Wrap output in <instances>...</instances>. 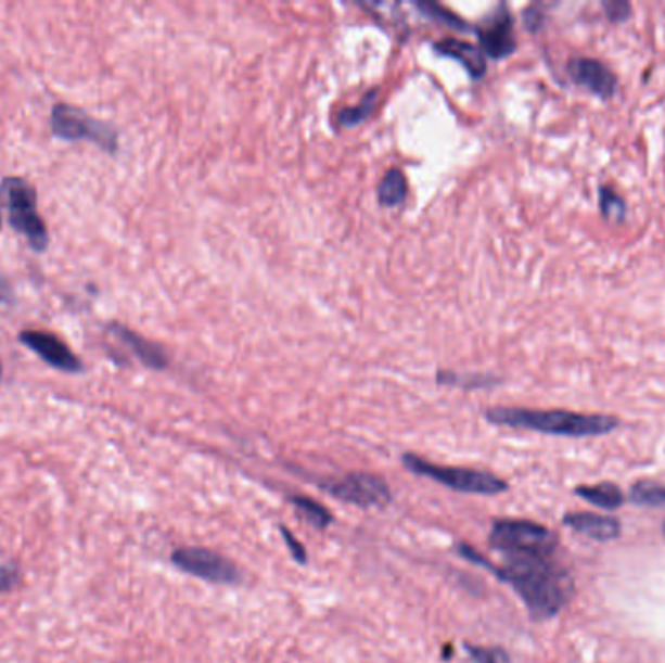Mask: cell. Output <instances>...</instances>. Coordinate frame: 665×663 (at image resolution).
Segmentation results:
<instances>
[{
    "label": "cell",
    "mask_w": 665,
    "mask_h": 663,
    "mask_svg": "<svg viewBox=\"0 0 665 663\" xmlns=\"http://www.w3.org/2000/svg\"><path fill=\"white\" fill-rule=\"evenodd\" d=\"M407 179L401 169H389L378 186V201L380 205L397 206L407 199Z\"/></svg>",
    "instance_id": "2e32d148"
},
{
    "label": "cell",
    "mask_w": 665,
    "mask_h": 663,
    "mask_svg": "<svg viewBox=\"0 0 665 663\" xmlns=\"http://www.w3.org/2000/svg\"><path fill=\"white\" fill-rule=\"evenodd\" d=\"M463 648L473 663H507V654L500 648H481L469 642Z\"/></svg>",
    "instance_id": "44dd1931"
},
{
    "label": "cell",
    "mask_w": 665,
    "mask_h": 663,
    "mask_svg": "<svg viewBox=\"0 0 665 663\" xmlns=\"http://www.w3.org/2000/svg\"><path fill=\"white\" fill-rule=\"evenodd\" d=\"M380 100V90H372L362 98V102L355 107H347L337 115V123L341 127H355L358 123L365 122L374 112L375 103Z\"/></svg>",
    "instance_id": "ac0fdd59"
},
{
    "label": "cell",
    "mask_w": 665,
    "mask_h": 663,
    "mask_svg": "<svg viewBox=\"0 0 665 663\" xmlns=\"http://www.w3.org/2000/svg\"><path fill=\"white\" fill-rule=\"evenodd\" d=\"M434 48L442 55L458 59V63L465 66L473 78H481L487 73L483 49L475 48L465 41H458V39H444V41H438Z\"/></svg>",
    "instance_id": "5bb4252c"
},
{
    "label": "cell",
    "mask_w": 665,
    "mask_h": 663,
    "mask_svg": "<svg viewBox=\"0 0 665 663\" xmlns=\"http://www.w3.org/2000/svg\"><path fill=\"white\" fill-rule=\"evenodd\" d=\"M566 73L574 85L590 90L591 94L610 100L617 94L618 80L610 66L601 63L600 59L591 56H574L566 65Z\"/></svg>",
    "instance_id": "30bf717a"
},
{
    "label": "cell",
    "mask_w": 665,
    "mask_h": 663,
    "mask_svg": "<svg viewBox=\"0 0 665 663\" xmlns=\"http://www.w3.org/2000/svg\"><path fill=\"white\" fill-rule=\"evenodd\" d=\"M488 543L504 557H553L559 545L551 530L525 520H497Z\"/></svg>",
    "instance_id": "5b68a950"
},
{
    "label": "cell",
    "mask_w": 665,
    "mask_h": 663,
    "mask_svg": "<svg viewBox=\"0 0 665 663\" xmlns=\"http://www.w3.org/2000/svg\"><path fill=\"white\" fill-rule=\"evenodd\" d=\"M107 331L112 333L122 345L131 348L132 355L137 356L141 360L142 365L154 368V370H162L168 366V355L162 346L152 343L149 339L135 333L129 328H125L122 323H112Z\"/></svg>",
    "instance_id": "7c38bea8"
},
{
    "label": "cell",
    "mask_w": 665,
    "mask_h": 663,
    "mask_svg": "<svg viewBox=\"0 0 665 663\" xmlns=\"http://www.w3.org/2000/svg\"><path fill=\"white\" fill-rule=\"evenodd\" d=\"M51 132L66 142H94L100 149L115 154L119 149V132L110 123L100 122L71 103H55L51 112Z\"/></svg>",
    "instance_id": "8992f818"
},
{
    "label": "cell",
    "mask_w": 665,
    "mask_h": 663,
    "mask_svg": "<svg viewBox=\"0 0 665 663\" xmlns=\"http://www.w3.org/2000/svg\"><path fill=\"white\" fill-rule=\"evenodd\" d=\"M0 226H2V213H0Z\"/></svg>",
    "instance_id": "83f0119b"
},
{
    "label": "cell",
    "mask_w": 665,
    "mask_h": 663,
    "mask_svg": "<svg viewBox=\"0 0 665 663\" xmlns=\"http://www.w3.org/2000/svg\"><path fill=\"white\" fill-rule=\"evenodd\" d=\"M422 12H426L429 16H434L436 20H440L444 24H450L453 28H465V24L461 22L460 18H456L453 14H450L448 10L442 9L438 4H432V2H426V4H417Z\"/></svg>",
    "instance_id": "603a6c76"
},
{
    "label": "cell",
    "mask_w": 665,
    "mask_h": 663,
    "mask_svg": "<svg viewBox=\"0 0 665 663\" xmlns=\"http://www.w3.org/2000/svg\"><path fill=\"white\" fill-rule=\"evenodd\" d=\"M630 500L637 505L660 506L665 505V486L642 481L632 486L630 490Z\"/></svg>",
    "instance_id": "d6986e66"
},
{
    "label": "cell",
    "mask_w": 665,
    "mask_h": 663,
    "mask_svg": "<svg viewBox=\"0 0 665 663\" xmlns=\"http://www.w3.org/2000/svg\"><path fill=\"white\" fill-rule=\"evenodd\" d=\"M18 582V566L14 562L0 564V594L10 591Z\"/></svg>",
    "instance_id": "d4e9b609"
},
{
    "label": "cell",
    "mask_w": 665,
    "mask_h": 663,
    "mask_svg": "<svg viewBox=\"0 0 665 663\" xmlns=\"http://www.w3.org/2000/svg\"><path fill=\"white\" fill-rule=\"evenodd\" d=\"M601 7L605 10V18L613 22V24L627 22L632 16V7L625 2V0H605Z\"/></svg>",
    "instance_id": "7402d4cb"
},
{
    "label": "cell",
    "mask_w": 665,
    "mask_h": 663,
    "mask_svg": "<svg viewBox=\"0 0 665 663\" xmlns=\"http://www.w3.org/2000/svg\"><path fill=\"white\" fill-rule=\"evenodd\" d=\"M543 14L539 12V10L529 9L525 10L524 22L527 28L532 29V31H537V29L541 28V24H543Z\"/></svg>",
    "instance_id": "484cf974"
},
{
    "label": "cell",
    "mask_w": 665,
    "mask_h": 663,
    "mask_svg": "<svg viewBox=\"0 0 665 663\" xmlns=\"http://www.w3.org/2000/svg\"><path fill=\"white\" fill-rule=\"evenodd\" d=\"M564 523L581 533V535H588L596 541H613L617 539L618 533H621V525L617 520L613 518H605V515L590 514V512H576V514L564 515Z\"/></svg>",
    "instance_id": "4fadbf2b"
},
{
    "label": "cell",
    "mask_w": 665,
    "mask_h": 663,
    "mask_svg": "<svg viewBox=\"0 0 665 663\" xmlns=\"http://www.w3.org/2000/svg\"><path fill=\"white\" fill-rule=\"evenodd\" d=\"M319 488L338 502L358 508H385L392 505L394 495L384 476L353 471L343 476H329L319 481Z\"/></svg>",
    "instance_id": "52a82bcc"
},
{
    "label": "cell",
    "mask_w": 665,
    "mask_h": 663,
    "mask_svg": "<svg viewBox=\"0 0 665 663\" xmlns=\"http://www.w3.org/2000/svg\"><path fill=\"white\" fill-rule=\"evenodd\" d=\"M488 422L510 429L534 430L553 436L586 438L610 434L618 426V419L608 415H581L563 409H517V407H495L485 412Z\"/></svg>",
    "instance_id": "7a4b0ae2"
},
{
    "label": "cell",
    "mask_w": 665,
    "mask_h": 663,
    "mask_svg": "<svg viewBox=\"0 0 665 663\" xmlns=\"http://www.w3.org/2000/svg\"><path fill=\"white\" fill-rule=\"evenodd\" d=\"M0 378H2V362H0Z\"/></svg>",
    "instance_id": "4316f807"
},
{
    "label": "cell",
    "mask_w": 665,
    "mask_h": 663,
    "mask_svg": "<svg viewBox=\"0 0 665 663\" xmlns=\"http://www.w3.org/2000/svg\"><path fill=\"white\" fill-rule=\"evenodd\" d=\"M282 539L286 543V547L291 549L292 557H294V561L300 562V564H306L308 562V552H306V547L302 545L296 537H294V533L289 530V527H284L281 525Z\"/></svg>",
    "instance_id": "cb8c5ba5"
},
{
    "label": "cell",
    "mask_w": 665,
    "mask_h": 663,
    "mask_svg": "<svg viewBox=\"0 0 665 663\" xmlns=\"http://www.w3.org/2000/svg\"><path fill=\"white\" fill-rule=\"evenodd\" d=\"M171 562L181 572L210 582V584L232 586L242 578L235 562L210 549H203V547H179L171 552Z\"/></svg>",
    "instance_id": "ba28073f"
},
{
    "label": "cell",
    "mask_w": 665,
    "mask_h": 663,
    "mask_svg": "<svg viewBox=\"0 0 665 663\" xmlns=\"http://www.w3.org/2000/svg\"><path fill=\"white\" fill-rule=\"evenodd\" d=\"M485 569L515 589L534 621L559 615L574 594L568 572L557 566L553 557H507L504 566L487 561Z\"/></svg>",
    "instance_id": "6da1fadb"
},
{
    "label": "cell",
    "mask_w": 665,
    "mask_h": 663,
    "mask_svg": "<svg viewBox=\"0 0 665 663\" xmlns=\"http://www.w3.org/2000/svg\"><path fill=\"white\" fill-rule=\"evenodd\" d=\"M405 469L411 471L414 475L426 476L434 483L448 486L456 493L463 495H500L508 490V483L504 479L488 473V471H478L471 468H453V466H438L432 463L429 459L414 456V454H405Z\"/></svg>",
    "instance_id": "3957f363"
},
{
    "label": "cell",
    "mask_w": 665,
    "mask_h": 663,
    "mask_svg": "<svg viewBox=\"0 0 665 663\" xmlns=\"http://www.w3.org/2000/svg\"><path fill=\"white\" fill-rule=\"evenodd\" d=\"M2 195L9 206L10 226L26 235L29 247L43 253L49 247L48 226L38 213V191L24 178L2 179Z\"/></svg>",
    "instance_id": "277c9868"
},
{
    "label": "cell",
    "mask_w": 665,
    "mask_h": 663,
    "mask_svg": "<svg viewBox=\"0 0 665 663\" xmlns=\"http://www.w3.org/2000/svg\"><path fill=\"white\" fill-rule=\"evenodd\" d=\"M576 495L581 496L584 500H588L598 508H605V510H615L618 506L623 505V493L621 488L611 483H601V485L593 486H578L576 488Z\"/></svg>",
    "instance_id": "e0dca14e"
},
{
    "label": "cell",
    "mask_w": 665,
    "mask_h": 663,
    "mask_svg": "<svg viewBox=\"0 0 665 663\" xmlns=\"http://www.w3.org/2000/svg\"><path fill=\"white\" fill-rule=\"evenodd\" d=\"M478 39L483 53L493 59H504L515 51L514 20L507 7H500L498 12L490 14L483 28H478Z\"/></svg>",
    "instance_id": "8fae6325"
},
{
    "label": "cell",
    "mask_w": 665,
    "mask_h": 663,
    "mask_svg": "<svg viewBox=\"0 0 665 663\" xmlns=\"http://www.w3.org/2000/svg\"><path fill=\"white\" fill-rule=\"evenodd\" d=\"M600 211L601 215L608 218L623 220V216L627 213V205H625V199L618 195L615 189L603 186L600 188Z\"/></svg>",
    "instance_id": "ffe728a7"
},
{
    "label": "cell",
    "mask_w": 665,
    "mask_h": 663,
    "mask_svg": "<svg viewBox=\"0 0 665 663\" xmlns=\"http://www.w3.org/2000/svg\"><path fill=\"white\" fill-rule=\"evenodd\" d=\"M664 537H665V523H664Z\"/></svg>",
    "instance_id": "f1b7e54d"
},
{
    "label": "cell",
    "mask_w": 665,
    "mask_h": 663,
    "mask_svg": "<svg viewBox=\"0 0 665 663\" xmlns=\"http://www.w3.org/2000/svg\"><path fill=\"white\" fill-rule=\"evenodd\" d=\"M289 500H291V505L294 506V510L298 512L302 520L309 523L311 527L328 530L329 525L333 523V512L328 510L325 506L319 505L318 500H314L306 495H291Z\"/></svg>",
    "instance_id": "9a60e30c"
},
{
    "label": "cell",
    "mask_w": 665,
    "mask_h": 663,
    "mask_svg": "<svg viewBox=\"0 0 665 663\" xmlns=\"http://www.w3.org/2000/svg\"><path fill=\"white\" fill-rule=\"evenodd\" d=\"M20 343L28 346L31 353L46 362V365L66 372V374H80L85 372V365L78 358V355L73 353V348L66 345L63 339L49 333V331H38V329H26L20 333Z\"/></svg>",
    "instance_id": "9c48e42d"
}]
</instances>
